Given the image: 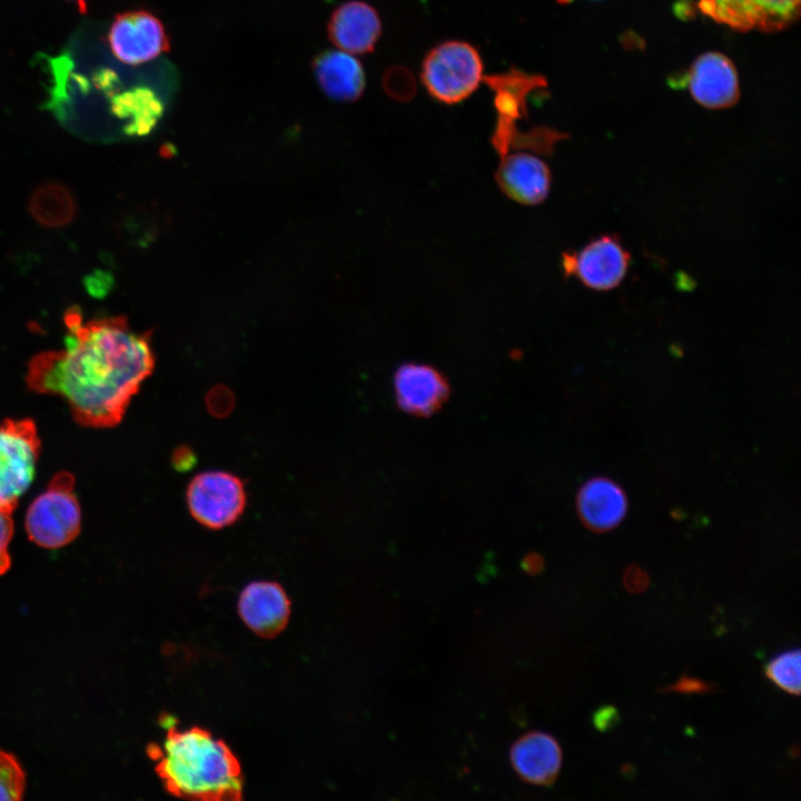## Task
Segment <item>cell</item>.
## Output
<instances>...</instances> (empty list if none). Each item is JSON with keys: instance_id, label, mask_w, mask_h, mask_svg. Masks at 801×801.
I'll use <instances>...</instances> for the list:
<instances>
[{"instance_id": "6da1fadb", "label": "cell", "mask_w": 801, "mask_h": 801, "mask_svg": "<svg viewBox=\"0 0 801 801\" xmlns=\"http://www.w3.org/2000/svg\"><path fill=\"white\" fill-rule=\"evenodd\" d=\"M63 320L65 347L33 356L27 385L62 397L83 426L112 427L155 368L150 334L135 332L121 316L85 320L78 307Z\"/></svg>"}, {"instance_id": "7a4b0ae2", "label": "cell", "mask_w": 801, "mask_h": 801, "mask_svg": "<svg viewBox=\"0 0 801 801\" xmlns=\"http://www.w3.org/2000/svg\"><path fill=\"white\" fill-rule=\"evenodd\" d=\"M162 744L148 746L156 773L172 795L204 801L243 798L244 777L230 748L199 726L180 730L168 722Z\"/></svg>"}, {"instance_id": "3957f363", "label": "cell", "mask_w": 801, "mask_h": 801, "mask_svg": "<svg viewBox=\"0 0 801 801\" xmlns=\"http://www.w3.org/2000/svg\"><path fill=\"white\" fill-rule=\"evenodd\" d=\"M478 50L463 40H447L432 48L421 67V79L432 98L455 105L468 98L483 79Z\"/></svg>"}, {"instance_id": "277c9868", "label": "cell", "mask_w": 801, "mask_h": 801, "mask_svg": "<svg viewBox=\"0 0 801 801\" xmlns=\"http://www.w3.org/2000/svg\"><path fill=\"white\" fill-rule=\"evenodd\" d=\"M73 486L72 474L58 472L46 492L31 503L26 514V531L33 543L57 548L79 534L81 512Z\"/></svg>"}, {"instance_id": "5b68a950", "label": "cell", "mask_w": 801, "mask_h": 801, "mask_svg": "<svg viewBox=\"0 0 801 801\" xmlns=\"http://www.w3.org/2000/svg\"><path fill=\"white\" fill-rule=\"evenodd\" d=\"M40 453V439L31 419L0 423V508L12 513L30 485Z\"/></svg>"}, {"instance_id": "8992f818", "label": "cell", "mask_w": 801, "mask_h": 801, "mask_svg": "<svg viewBox=\"0 0 801 801\" xmlns=\"http://www.w3.org/2000/svg\"><path fill=\"white\" fill-rule=\"evenodd\" d=\"M186 497L192 518L210 530L235 524L247 504L243 479L225 471L195 475L187 486Z\"/></svg>"}, {"instance_id": "52a82bcc", "label": "cell", "mask_w": 801, "mask_h": 801, "mask_svg": "<svg viewBox=\"0 0 801 801\" xmlns=\"http://www.w3.org/2000/svg\"><path fill=\"white\" fill-rule=\"evenodd\" d=\"M631 255L615 235H602L576 253L563 254L565 275L597 291L616 288L630 267Z\"/></svg>"}, {"instance_id": "ba28073f", "label": "cell", "mask_w": 801, "mask_h": 801, "mask_svg": "<svg viewBox=\"0 0 801 801\" xmlns=\"http://www.w3.org/2000/svg\"><path fill=\"white\" fill-rule=\"evenodd\" d=\"M801 0H699L700 11L738 31L775 32L799 17Z\"/></svg>"}, {"instance_id": "9c48e42d", "label": "cell", "mask_w": 801, "mask_h": 801, "mask_svg": "<svg viewBox=\"0 0 801 801\" xmlns=\"http://www.w3.org/2000/svg\"><path fill=\"white\" fill-rule=\"evenodd\" d=\"M107 41L113 56L127 65L150 61L170 48L161 21L145 10L118 14L109 28Z\"/></svg>"}, {"instance_id": "30bf717a", "label": "cell", "mask_w": 801, "mask_h": 801, "mask_svg": "<svg viewBox=\"0 0 801 801\" xmlns=\"http://www.w3.org/2000/svg\"><path fill=\"white\" fill-rule=\"evenodd\" d=\"M485 82L494 91V105L497 122L492 141L501 156L507 154L516 134L515 121L526 115V99L530 93L545 86L540 75H531L513 69L504 73L485 77Z\"/></svg>"}, {"instance_id": "8fae6325", "label": "cell", "mask_w": 801, "mask_h": 801, "mask_svg": "<svg viewBox=\"0 0 801 801\" xmlns=\"http://www.w3.org/2000/svg\"><path fill=\"white\" fill-rule=\"evenodd\" d=\"M238 613L256 635L273 639L284 631L290 616V601L276 582L256 581L244 587Z\"/></svg>"}, {"instance_id": "7c38bea8", "label": "cell", "mask_w": 801, "mask_h": 801, "mask_svg": "<svg viewBox=\"0 0 801 801\" xmlns=\"http://www.w3.org/2000/svg\"><path fill=\"white\" fill-rule=\"evenodd\" d=\"M394 390L400 409L415 416H429L446 402L449 385L433 366L406 363L395 372Z\"/></svg>"}, {"instance_id": "4fadbf2b", "label": "cell", "mask_w": 801, "mask_h": 801, "mask_svg": "<svg viewBox=\"0 0 801 801\" xmlns=\"http://www.w3.org/2000/svg\"><path fill=\"white\" fill-rule=\"evenodd\" d=\"M694 100L710 109L731 107L739 99V79L732 61L719 52L701 55L688 75Z\"/></svg>"}, {"instance_id": "5bb4252c", "label": "cell", "mask_w": 801, "mask_h": 801, "mask_svg": "<svg viewBox=\"0 0 801 801\" xmlns=\"http://www.w3.org/2000/svg\"><path fill=\"white\" fill-rule=\"evenodd\" d=\"M328 38L340 50L352 55L374 51L382 34L377 10L360 0L340 4L328 21Z\"/></svg>"}, {"instance_id": "9a60e30c", "label": "cell", "mask_w": 801, "mask_h": 801, "mask_svg": "<svg viewBox=\"0 0 801 801\" xmlns=\"http://www.w3.org/2000/svg\"><path fill=\"white\" fill-rule=\"evenodd\" d=\"M496 180L508 198L523 205H537L547 197L552 176L542 159L517 152L503 156Z\"/></svg>"}, {"instance_id": "2e32d148", "label": "cell", "mask_w": 801, "mask_h": 801, "mask_svg": "<svg viewBox=\"0 0 801 801\" xmlns=\"http://www.w3.org/2000/svg\"><path fill=\"white\" fill-rule=\"evenodd\" d=\"M510 760L523 781L535 785H551L562 765V750L551 734L531 731L513 743Z\"/></svg>"}, {"instance_id": "e0dca14e", "label": "cell", "mask_w": 801, "mask_h": 801, "mask_svg": "<svg viewBox=\"0 0 801 801\" xmlns=\"http://www.w3.org/2000/svg\"><path fill=\"white\" fill-rule=\"evenodd\" d=\"M576 507L582 523L589 530L603 533L623 521L627 512V497L615 481L597 476L581 486Z\"/></svg>"}, {"instance_id": "ac0fdd59", "label": "cell", "mask_w": 801, "mask_h": 801, "mask_svg": "<svg viewBox=\"0 0 801 801\" xmlns=\"http://www.w3.org/2000/svg\"><path fill=\"white\" fill-rule=\"evenodd\" d=\"M314 73L320 89L336 101L350 102L362 97L366 80L358 59L343 50H327L316 57Z\"/></svg>"}, {"instance_id": "d6986e66", "label": "cell", "mask_w": 801, "mask_h": 801, "mask_svg": "<svg viewBox=\"0 0 801 801\" xmlns=\"http://www.w3.org/2000/svg\"><path fill=\"white\" fill-rule=\"evenodd\" d=\"M29 210L39 224L47 227H62L73 219L76 201L65 185L49 181L38 187L31 195Z\"/></svg>"}, {"instance_id": "ffe728a7", "label": "cell", "mask_w": 801, "mask_h": 801, "mask_svg": "<svg viewBox=\"0 0 801 801\" xmlns=\"http://www.w3.org/2000/svg\"><path fill=\"white\" fill-rule=\"evenodd\" d=\"M115 113L126 120L128 135H146L157 123L162 113L158 97L147 88H138L116 99Z\"/></svg>"}, {"instance_id": "44dd1931", "label": "cell", "mask_w": 801, "mask_h": 801, "mask_svg": "<svg viewBox=\"0 0 801 801\" xmlns=\"http://www.w3.org/2000/svg\"><path fill=\"white\" fill-rule=\"evenodd\" d=\"M800 661V649L782 652L767 663L765 676L782 691L798 696L801 689Z\"/></svg>"}, {"instance_id": "7402d4cb", "label": "cell", "mask_w": 801, "mask_h": 801, "mask_svg": "<svg viewBox=\"0 0 801 801\" xmlns=\"http://www.w3.org/2000/svg\"><path fill=\"white\" fill-rule=\"evenodd\" d=\"M382 85L386 95L397 101H409L417 89L412 71L399 65L390 66L385 70Z\"/></svg>"}, {"instance_id": "603a6c76", "label": "cell", "mask_w": 801, "mask_h": 801, "mask_svg": "<svg viewBox=\"0 0 801 801\" xmlns=\"http://www.w3.org/2000/svg\"><path fill=\"white\" fill-rule=\"evenodd\" d=\"M24 783V772L18 760L10 754L0 763V800H20Z\"/></svg>"}, {"instance_id": "cb8c5ba5", "label": "cell", "mask_w": 801, "mask_h": 801, "mask_svg": "<svg viewBox=\"0 0 801 801\" xmlns=\"http://www.w3.org/2000/svg\"><path fill=\"white\" fill-rule=\"evenodd\" d=\"M719 691L716 684L684 672L674 683L660 689L662 693L705 694Z\"/></svg>"}, {"instance_id": "d4e9b609", "label": "cell", "mask_w": 801, "mask_h": 801, "mask_svg": "<svg viewBox=\"0 0 801 801\" xmlns=\"http://www.w3.org/2000/svg\"><path fill=\"white\" fill-rule=\"evenodd\" d=\"M10 512L0 508V575L10 567L8 545L13 534V522Z\"/></svg>"}, {"instance_id": "484cf974", "label": "cell", "mask_w": 801, "mask_h": 801, "mask_svg": "<svg viewBox=\"0 0 801 801\" xmlns=\"http://www.w3.org/2000/svg\"><path fill=\"white\" fill-rule=\"evenodd\" d=\"M623 585L631 594H640L650 585V576L645 570L632 564L623 573Z\"/></svg>"}, {"instance_id": "4316f807", "label": "cell", "mask_w": 801, "mask_h": 801, "mask_svg": "<svg viewBox=\"0 0 801 801\" xmlns=\"http://www.w3.org/2000/svg\"><path fill=\"white\" fill-rule=\"evenodd\" d=\"M619 714L614 706L604 705L594 714L593 722L597 730L606 731L619 722Z\"/></svg>"}, {"instance_id": "83f0119b", "label": "cell", "mask_w": 801, "mask_h": 801, "mask_svg": "<svg viewBox=\"0 0 801 801\" xmlns=\"http://www.w3.org/2000/svg\"><path fill=\"white\" fill-rule=\"evenodd\" d=\"M172 463L179 471L189 469L195 464V455L188 447H178L172 455Z\"/></svg>"}, {"instance_id": "f1b7e54d", "label": "cell", "mask_w": 801, "mask_h": 801, "mask_svg": "<svg viewBox=\"0 0 801 801\" xmlns=\"http://www.w3.org/2000/svg\"><path fill=\"white\" fill-rule=\"evenodd\" d=\"M522 567L530 574H537L544 567V560L537 553H530L522 561Z\"/></svg>"}, {"instance_id": "f546056e", "label": "cell", "mask_w": 801, "mask_h": 801, "mask_svg": "<svg viewBox=\"0 0 801 801\" xmlns=\"http://www.w3.org/2000/svg\"><path fill=\"white\" fill-rule=\"evenodd\" d=\"M790 755L793 758H797L799 755V748L797 745L791 746L790 749Z\"/></svg>"}, {"instance_id": "4dcf8cb0", "label": "cell", "mask_w": 801, "mask_h": 801, "mask_svg": "<svg viewBox=\"0 0 801 801\" xmlns=\"http://www.w3.org/2000/svg\"><path fill=\"white\" fill-rule=\"evenodd\" d=\"M10 754L0 750V763L4 761Z\"/></svg>"}, {"instance_id": "1f68e13d", "label": "cell", "mask_w": 801, "mask_h": 801, "mask_svg": "<svg viewBox=\"0 0 801 801\" xmlns=\"http://www.w3.org/2000/svg\"><path fill=\"white\" fill-rule=\"evenodd\" d=\"M422 2H425L426 0H421Z\"/></svg>"}, {"instance_id": "d6a6232c", "label": "cell", "mask_w": 801, "mask_h": 801, "mask_svg": "<svg viewBox=\"0 0 801 801\" xmlns=\"http://www.w3.org/2000/svg\"><path fill=\"white\" fill-rule=\"evenodd\" d=\"M76 1H79V2H80V1H82V0H76Z\"/></svg>"}]
</instances>
